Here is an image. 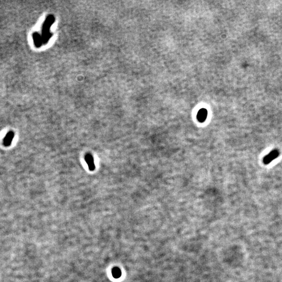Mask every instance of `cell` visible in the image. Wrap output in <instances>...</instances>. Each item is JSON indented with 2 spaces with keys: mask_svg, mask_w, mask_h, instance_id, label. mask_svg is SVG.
Returning <instances> with one entry per match:
<instances>
[{
  "mask_svg": "<svg viewBox=\"0 0 282 282\" xmlns=\"http://www.w3.org/2000/svg\"><path fill=\"white\" fill-rule=\"evenodd\" d=\"M280 155V152L278 150H274L271 151L270 153L268 154L266 156L264 157L263 160V163L266 165L269 164L272 162L273 160L275 159L277 157Z\"/></svg>",
  "mask_w": 282,
  "mask_h": 282,
  "instance_id": "6da1fadb",
  "label": "cell"
},
{
  "mask_svg": "<svg viewBox=\"0 0 282 282\" xmlns=\"http://www.w3.org/2000/svg\"><path fill=\"white\" fill-rule=\"evenodd\" d=\"M85 160L88 165L89 169L90 170L93 171L95 169V166L93 156L90 154H88L85 156Z\"/></svg>",
  "mask_w": 282,
  "mask_h": 282,
  "instance_id": "7a4b0ae2",
  "label": "cell"
},
{
  "mask_svg": "<svg viewBox=\"0 0 282 282\" xmlns=\"http://www.w3.org/2000/svg\"><path fill=\"white\" fill-rule=\"evenodd\" d=\"M207 116V112L206 110L205 109H202L199 111V113H197V118L200 122L203 123L206 120Z\"/></svg>",
  "mask_w": 282,
  "mask_h": 282,
  "instance_id": "3957f363",
  "label": "cell"
},
{
  "mask_svg": "<svg viewBox=\"0 0 282 282\" xmlns=\"http://www.w3.org/2000/svg\"><path fill=\"white\" fill-rule=\"evenodd\" d=\"M13 137H14V133L12 132H8L4 139V144L6 146H10L11 144Z\"/></svg>",
  "mask_w": 282,
  "mask_h": 282,
  "instance_id": "277c9868",
  "label": "cell"
},
{
  "mask_svg": "<svg viewBox=\"0 0 282 282\" xmlns=\"http://www.w3.org/2000/svg\"><path fill=\"white\" fill-rule=\"evenodd\" d=\"M112 274H113V277L114 278L118 279L121 275V272L120 269L117 267H114L112 270Z\"/></svg>",
  "mask_w": 282,
  "mask_h": 282,
  "instance_id": "5b68a950",
  "label": "cell"
}]
</instances>
